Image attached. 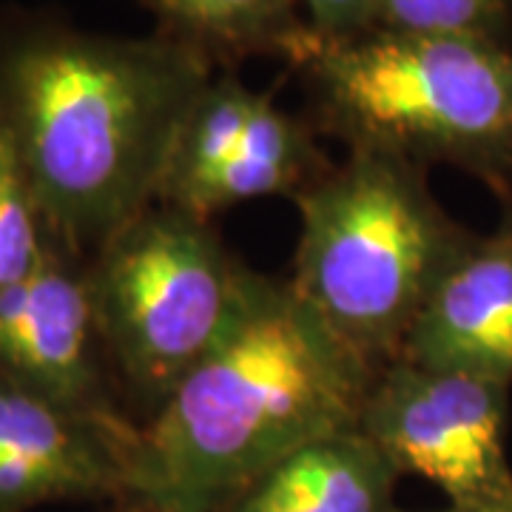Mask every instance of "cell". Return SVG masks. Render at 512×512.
Segmentation results:
<instances>
[{
  "label": "cell",
  "mask_w": 512,
  "mask_h": 512,
  "mask_svg": "<svg viewBox=\"0 0 512 512\" xmlns=\"http://www.w3.org/2000/svg\"><path fill=\"white\" fill-rule=\"evenodd\" d=\"M456 512H512V487L501 490V493L490 495L484 501H476L470 507H453Z\"/></svg>",
  "instance_id": "2e32d148"
},
{
  "label": "cell",
  "mask_w": 512,
  "mask_h": 512,
  "mask_svg": "<svg viewBox=\"0 0 512 512\" xmlns=\"http://www.w3.org/2000/svg\"><path fill=\"white\" fill-rule=\"evenodd\" d=\"M111 512H165L148 501H140V498H123V501H114V510Z\"/></svg>",
  "instance_id": "e0dca14e"
},
{
  "label": "cell",
  "mask_w": 512,
  "mask_h": 512,
  "mask_svg": "<svg viewBox=\"0 0 512 512\" xmlns=\"http://www.w3.org/2000/svg\"><path fill=\"white\" fill-rule=\"evenodd\" d=\"M86 279L111 367L160 404L237 328L265 276L211 222L157 202L97 248Z\"/></svg>",
  "instance_id": "5b68a950"
},
{
  "label": "cell",
  "mask_w": 512,
  "mask_h": 512,
  "mask_svg": "<svg viewBox=\"0 0 512 512\" xmlns=\"http://www.w3.org/2000/svg\"><path fill=\"white\" fill-rule=\"evenodd\" d=\"M510 387L467 370L396 359L370 384L362 433L402 476L436 484L450 507H470L512 487Z\"/></svg>",
  "instance_id": "8992f818"
},
{
  "label": "cell",
  "mask_w": 512,
  "mask_h": 512,
  "mask_svg": "<svg viewBox=\"0 0 512 512\" xmlns=\"http://www.w3.org/2000/svg\"><path fill=\"white\" fill-rule=\"evenodd\" d=\"M319 46L376 29L379 0H296Z\"/></svg>",
  "instance_id": "9a60e30c"
},
{
  "label": "cell",
  "mask_w": 512,
  "mask_h": 512,
  "mask_svg": "<svg viewBox=\"0 0 512 512\" xmlns=\"http://www.w3.org/2000/svg\"><path fill=\"white\" fill-rule=\"evenodd\" d=\"M140 424L80 413L0 376V512L57 501H123Z\"/></svg>",
  "instance_id": "ba28073f"
},
{
  "label": "cell",
  "mask_w": 512,
  "mask_h": 512,
  "mask_svg": "<svg viewBox=\"0 0 512 512\" xmlns=\"http://www.w3.org/2000/svg\"><path fill=\"white\" fill-rule=\"evenodd\" d=\"M174 35L231 69L242 57L271 55L302 69L319 49L296 0H140Z\"/></svg>",
  "instance_id": "7c38bea8"
},
{
  "label": "cell",
  "mask_w": 512,
  "mask_h": 512,
  "mask_svg": "<svg viewBox=\"0 0 512 512\" xmlns=\"http://www.w3.org/2000/svg\"><path fill=\"white\" fill-rule=\"evenodd\" d=\"M376 373L288 282L265 276L237 328L140 424L128 498L217 512L299 447L362 430Z\"/></svg>",
  "instance_id": "7a4b0ae2"
},
{
  "label": "cell",
  "mask_w": 512,
  "mask_h": 512,
  "mask_svg": "<svg viewBox=\"0 0 512 512\" xmlns=\"http://www.w3.org/2000/svg\"><path fill=\"white\" fill-rule=\"evenodd\" d=\"M512 0H379L376 29L507 43Z\"/></svg>",
  "instance_id": "4fadbf2b"
},
{
  "label": "cell",
  "mask_w": 512,
  "mask_h": 512,
  "mask_svg": "<svg viewBox=\"0 0 512 512\" xmlns=\"http://www.w3.org/2000/svg\"><path fill=\"white\" fill-rule=\"evenodd\" d=\"M328 171L330 160L316 143L311 120L293 117L276 106L271 94H262L237 151L168 205L197 220L211 222L214 214L245 200H293Z\"/></svg>",
  "instance_id": "8fae6325"
},
{
  "label": "cell",
  "mask_w": 512,
  "mask_h": 512,
  "mask_svg": "<svg viewBox=\"0 0 512 512\" xmlns=\"http://www.w3.org/2000/svg\"><path fill=\"white\" fill-rule=\"evenodd\" d=\"M311 126L348 148L484 180L512 171V49L498 40L370 29L319 46L299 69Z\"/></svg>",
  "instance_id": "277c9868"
},
{
  "label": "cell",
  "mask_w": 512,
  "mask_h": 512,
  "mask_svg": "<svg viewBox=\"0 0 512 512\" xmlns=\"http://www.w3.org/2000/svg\"><path fill=\"white\" fill-rule=\"evenodd\" d=\"M402 473L362 430L311 441L217 512H382Z\"/></svg>",
  "instance_id": "30bf717a"
},
{
  "label": "cell",
  "mask_w": 512,
  "mask_h": 512,
  "mask_svg": "<svg viewBox=\"0 0 512 512\" xmlns=\"http://www.w3.org/2000/svg\"><path fill=\"white\" fill-rule=\"evenodd\" d=\"M0 376L69 410L120 416L86 259L57 242L23 282L0 291Z\"/></svg>",
  "instance_id": "52a82bcc"
},
{
  "label": "cell",
  "mask_w": 512,
  "mask_h": 512,
  "mask_svg": "<svg viewBox=\"0 0 512 512\" xmlns=\"http://www.w3.org/2000/svg\"><path fill=\"white\" fill-rule=\"evenodd\" d=\"M222 66L180 37L0 12V140L63 251L92 259L160 202L185 117Z\"/></svg>",
  "instance_id": "6da1fadb"
},
{
  "label": "cell",
  "mask_w": 512,
  "mask_h": 512,
  "mask_svg": "<svg viewBox=\"0 0 512 512\" xmlns=\"http://www.w3.org/2000/svg\"><path fill=\"white\" fill-rule=\"evenodd\" d=\"M399 359L512 384V217L493 234L467 237L427 296Z\"/></svg>",
  "instance_id": "9c48e42d"
},
{
  "label": "cell",
  "mask_w": 512,
  "mask_h": 512,
  "mask_svg": "<svg viewBox=\"0 0 512 512\" xmlns=\"http://www.w3.org/2000/svg\"><path fill=\"white\" fill-rule=\"evenodd\" d=\"M436 512H456L453 507H447V510H436Z\"/></svg>",
  "instance_id": "ac0fdd59"
},
{
  "label": "cell",
  "mask_w": 512,
  "mask_h": 512,
  "mask_svg": "<svg viewBox=\"0 0 512 512\" xmlns=\"http://www.w3.org/2000/svg\"><path fill=\"white\" fill-rule=\"evenodd\" d=\"M52 237L12 151L0 140V291L23 282L46 259Z\"/></svg>",
  "instance_id": "5bb4252c"
},
{
  "label": "cell",
  "mask_w": 512,
  "mask_h": 512,
  "mask_svg": "<svg viewBox=\"0 0 512 512\" xmlns=\"http://www.w3.org/2000/svg\"><path fill=\"white\" fill-rule=\"evenodd\" d=\"M293 202V293L367 362H396L470 231L444 214L424 165L373 148H348Z\"/></svg>",
  "instance_id": "3957f363"
}]
</instances>
